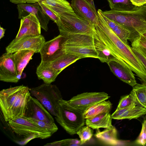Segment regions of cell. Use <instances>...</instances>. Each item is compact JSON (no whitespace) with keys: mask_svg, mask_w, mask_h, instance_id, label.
I'll list each match as a JSON object with an SVG mask.
<instances>
[{"mask_svg":"<svg viewBox=\"0 0 146 146\" xmlns=\"http://www.w3.org/2000/svg\"><path fill=\"white\" fill-rule=\"evenodd\" d=\"M98 21L97 31L109 45L117 60L130 68L139 77L142 84H146V70L132 50L131 47L114 33L100 11L98 12Z\"/></svg>","mask_w":146,"mask_h":146,"instance_id":"6da1fadb","label":"cell"},{"mask_svg":"<svg viewBox=\"0 0 146 146\" xmlns=\"http://www.w3.org/2000/svg\"><path fill=\"white\" fill-rule=\"evenodd\" d=\"M100 11L103 15L129 31L128 40L131 43L136 37L146 33V5L125 7L114 5L110 10L100 9Z\"/></svg>","mask_w":146,"mask_h":146,"instance_id":"7a4b0ae2","label":"cell"},{"mask_svg":"<svg viewBox=\"0 0 146 146\" xmlns=\"http://www.w3.org/2000/svg\"><path fill=\"white\" fill-rule=\"evenodd\" d=\"M29 88L20 85L0 91L1 112L6 121L25 116L31 97Z\"/></svg>","mask_w":146,"mask_h":146,"instance_id":"3957f363","label":"cell"},{"mask_svg":"<svg viewBox=\"0 0 146 146\" xmlns=\"http://www.w3.org/2000/svg\"><path fill=\"white\" fill-rule=\"evenodd\" d=\"M62 35L63 51L65 53L74 54L82 58L90 57L98 59L93 35L79 34Z\"/></svg>","mask_w":146,"mask_h":146,"instance_id":"277c9868","label":"cell"},{"mask_svg":"<svg viewBox=\"0 0 146 146\" xmlns=\"http://www.w3.org/2000/svg\"><path fill=\"white\" fill-rule=\"evenodd\" d=\"M8 122L17 138V143L21 145H25L35 138L46 139L52 135L46 130L29 121L25 116Z\"/></svg>","mask_w":146,"mask_h":146,"instance_id":"5b68a950","label":"cell"},{"mask_svg":"<svg viewBox=\"0 0 146 146\" xmlns=\"http://www.w3.org/2000/svg\"><path fill=\"white\" fill-rule=\"evenodd\" d=\"M83 112L71 106L67 101L62 100L60 102L57 122L68 134L73 135L85 124Z\"/></svg>","mask_w":146,"mask_h":146,"instance_id":"8992f818","label":"cell"},{"mask_svg":"<svg viewBox=\"0 0 146 146\" xmlns=\"http://www.w3.org/2000/svg\"><path fill=\"white\" fill-rule=\"evenodd\" d=\"M31 94L52 115L58 116L59 104L63 100L61 93L55 85L44 83L29 88Z\"/></svg>","mask_w":146,"mask_h":146,"instance_id":"52a82bcc","label":"cell"},{"mask_svg":"<svg viewBox=\"0 0 146 146\" xmlns=\"http://www.w3.org/2000/svg\"><path fill=\"white\" fill-rule=\"evenodd\" d=\"M60 21L57 24L60 34H79L93 35L94 24L77 15L74 11L57 15Z\"/></svg>","mask_w":146,"mask_h":146,"instance_id":"ba28073f","label":"cell"},{"mask_svg":"<svg viewBox=\"0 0 146 146\" xmlns=\"http://www.w3.org/2000/svg\"><path fill=\"white\" fill-rule=\"evenodd\" d=\"M45 42L44 37L41 34L25 36L17 40L14 39L6 48V51L13 53L19 50H34L35 53H40Z\"/></svg>","mask_w":146,"mask_h":146,"instance_id":"9c48e42d","label":"cell"},{"mask_svg":"<svg viewBox=\"0 0 146 146\" xmlns=\"http://www.w3.org/2000/svg\"><path fill=\"white\" fill-rule=\"evenodd\" d=\"M110 97L108 94L104 92H87L74 96L67 101L71 106L84 112L90 107Z\"/></svg>","mask_w":146,"mask_h":146,"instance_id":"30bf717a","label":"cell"},{"mask_svg":"<svg viewBox=\"0 0 146 146\" xmlns=\"http://www.w3.org/2000/svg\"><path fill=\"white\" fill-rule=\"evenodd\" d=\"M18 19H21L30 14L35 15L38 19L41 28L45 31L48 30L50 18L40 5L38 2L35 3H22L17 4Z\"/></svg>","mask_w":146,"mask_h":146,"instance_id":"8fae6325","label":"cell"},{"mask_svg":"<svg viewBox=\"0 0 146 146\" xmlns=\"http://www.w3.org/2000/svg\"><path fill=\"white\" fill-rule=\"evenodd\" d=\"M21 77L17 74L13 53L3 54L0 58V80L16 83Z\"/></svg>","mask_w":146,"mask_h":146,"instance_id":"7c38bea8","label":"cell"},{"mask_svg":"<svg viewBox=\"0 0 146 146\" xmlns=\"http://www.w3.org/2000/svg\"><path fill=\"white\" fill-rule=\"evenodd\" d=\"M71 2L77 15L97 25L98 13L93 0H71Z\"/></svg>","mask_w":146,"mask_h":146,"instance_id":"4fadbf2b","label":"cell"},{"mask_svg":"<svg viewBox=\"0 0 146 146\" xmlns=\"http://www.w3.org/2000/svg\"><path fill=\"white\" fill-rule=\"evenodd\" d=\"M51 114L37 99L31 96L25 116L49 123H55Z\"/></svg>","mask_w":146,"mask_h":146,"instance_id":"5bb4252c","label":"cell"},{"mask_svg":"<svg viewBox=\"0 0 146 146\" xmlns=\"http://www.w3.org/2000/svg\"><path fill=\"white\" fill-rule=\"evenodd\" d=\"M41 29L38 19L35 15L30 14L21 19L19 29L14 39L17 40L26 35H40Z\"/></svg>","mask_w":146,"mask_h":146,"instance_id":"9a60e30c","label":"cell"},{"mask_svg":"<svg viewBox=\"0 0 146 146\" xmlns=\"http://www.w3.org/2000/svg\"><path fill=\"white\" fill-rule=\"evenodd\" d=\"M93 37L98 59L101 62L108 63L112 60L117 61L109 45L102 38L96 30L95 25L93 29Z\"/></svg>","mask_w":146,"mask_h":146,"instance_id":"2e32d148","label":"cell"},{"mask_svg":"<svg viewBox=\"0 0 146 146\" xmlns=\"http://www.w3.org/2000/svg\"><path fill=\"white\" fill-rule=\"evenodd\" d=\"M113 74L123 82L133 87L137 83L132 70L118 61H111L108 63Z\"/></svg>","mask_w":146,"mask_h":146,"instance_id":"e0dca14e","label":"cell"},{"mask_svg":"<svg viewBox=\"0 0 146 146\" xmlns=\"http://www.w3.org/2000/svg\"><path fill=\"white\" fill-rule=\"evenodd\" d=\"M112 119L110 112H105L92 118L86 119L85 124L97 130L100 128L110 129L113 126Z\"/></svg>","mask_w":146,"mask_h":146,"instance_id":"ac0fdd59","label":"cell"},{"mask_svg":"<svg viewBox=\"0 0 146 146\" xmlns=\"http://www.w3.org/2000/svg\"><path fill=\"white\" fill-rule=\"evenodd\" d=\"M35 52L31 50H24L13 53L18 74L21 76L24 69L32 59Z\"/></svg>","mask_w":146,"mask_h":146,"instance_id":"d6986e66","label":"cell"},{"mask_svg":"<svg viewBox=\"0 0 146 146\" xmlns=\"http://www.w3.org/2000/svg\"><path fill=\"white\" fill-rule=\"evenodd\" d=\"M82 58L78 56L66 53L52 61L43 62L60 73L67 66Z\"/></svg>","mask_w":146,"mask_h":146,"instance_id":"ffe728a7","label":"cell"},{"mask_svg":"<svg viewBox=\"0 0 146 146\" xmlns=\"http://www.w3.org/2000/svg\"><path fill=\"white\" fill-rule=\"evenodd\" d=\"M36 73L39 79L42 80L44 83L48 84L55 81L60 73L42 61L37 67Z\"/></svg>","mask_w":146,"mask_h":146,"instance_id":"44dd1931","label":"cell"},{"mask_svg":"<svg viewBox=\"0 0 146 146\" xmlns=\"http://www.w3.org/2000/svg\"><path fill=\"white\" fill-rule=\"evenodd\" d=\"M95 137L100 141L108 145H117L119 141L117 137V131L113 126L110 129L105 128L102 131L97 130Z\"/></svg>","mask_w":146,"mask_h":146,"instance_id":"7402d4cb","label":"cell"},{"mask_svg":"<svg viewBox=\"0 0 146 146\" xmlns=\"http://www.w3.org/2000/svg\"><path fill=\"white\" fill-rule=\"evenodd\" d=\"M112 108L111 102L109 100H105L87 109L83 112V116L85 119H90L103 113L110 112Z\"/></svg>","mask_w":146,"mask_h":146,"instance_id":"603a6c76","label":"cell"},{"mask_svg":"<svg viewBox=\"0 0 146 146\" xmlns=\"http://www.w3.org/2000/svg\"><path fill=\"white\" fill-rule=\"evenodd\" d=\"M129 95L136 106L146 108V84L137 83Z\"/></svg>","mask_w":146,"mask_h":146,"instance_id":"cb8c5ba5","label":"cell"},{"mask_svg":"<svg viewBox=\"0 0 146 146\" xmlns=\"http://www.w3.org/2000/svg\"><path fill=\"white\" fill-rule=\"evenodd\" d=\"M53 11L57 15L64 12L74 11L71 4L64 0H40Z\"/></svg>","mask_w":146,"mask_h":146,"instance_id":"d4e9b609","label":"cell"},{"mask_svg":"<svg viewBox=\"0 0 146 146\" xmlns=\"http://www.w3.org/2000/svg\"><path fill=\"white\" fill-rule=\"evenodd\" d=\"M102 14L104 20L114 33L124 42L129 44L127 40L130 33L129 31L121 25Z\"/></svg>","mask_w":146,"mask_h":146,"instance_id":"484cf974","label":"cell"},{"mask_svg":"<svg viewBox=\"0 0 146 146\" xmlns=\"http://www.w3.org/2000/svg\"><path fill=\"white\" fill-rule=\"evenodd\" d=\"M146 114V108L136 106L122 114L116 120L136 119Z\"/></svg>","mask_w":146,"mask_h":146,"instance_id":"4316f807","label":"cell"},{"mask_svg":"<svg viewBox=\"0 0 146 146\" xmlns=\"http://www.w3.org/2000/svg\"><path fill=\"white\" fill-rule=\"evenodd\" d=\"M80 139V145H82L89 141L93 135V132L91 128L87 125L81 127L76 132Z\"/></svg>","mask_w":146,"mask_h":146,"instance_id":"83f0119b","label":"cell"},{"mask_svg":"<svg viewBox=\"0 0 146 146\" xmlns=\"http://www.w3.org/2000/svg\"><path fill=\"white\" fill-rule=\"evenodd\" d=\"M26 117L29 121L33 123L38 125L41 128L46 130L50 132L52 135L56 132L58 129V127L55 123H49L44 121L31 118Z\"/></svg>","mask_w":146,"mask_h":146,"instance_id":"f1b7e54d","label":"cell"},{"mask_svg":"<svg viewBox=\"0 0 146 146\" xmlns=\"http://www.w3.org/2000/svg\"><path fill=\"white\" fill-rule=\"evenodd\" d=\"M80 140L76 139H68L55 141L44 145L45 146L80 145Z\"/></svg>","mask_w":146,"mask_h":146,"instance_id":"f546056e","label":"cell"},{"mask_svg":"<svg viewBox=\"0 0 146 146\" xmlns=\"http://www.w3.org/2000/svg\"><path fill=\"white\" fill-rule=\"evenodd\" d=\"M132 47L137 48L146 55V38L142 35L136 37L131 43Z\"/></svg>","mask_w":146,"mask_h":146,"instance_id":"4dcf8cb0","label":"cell"},{"mask_svg":"<svg viewBox=\"0 0 146 146\" xmlns=\"http://www.w3.org/2000/svg\"><path fill=\"white\" fill-rule=\"evenodd\" d=\"M137 145L144 146L146 144V116L143 118L140 133L135 141Z\"/></svg>","mask_w":146,"mask_h":146,"instance_id":"1f68e13d","label":"cell"},{"mask_svg":"<svg viewBox=\"0 0 146 146\" xmlns=\"http://www.w3.org/2000/svg\"><path fill=\"white\" fill-rule=\"evenodd\" d=\"M134 103L129 94L123 96L120 100L116 110L127 107Z\"/></svg>","mask_w":146,"mask_h":146,"instance_id":"d6a6232c","label":"cell"},{"mask_svg":"<svg viewBox=\"0 0 146 146\" xmlns=\"http://www.w3.org/2000/svg\"><path fill=\"white\" fill-rule=\"evenodd\" d=\"M131 48L146 70V55L137 48L131 47Z\"/></svg>","mask_w":146,"mask_h":146,"instance_id":"836d02e7","label":"cell"},{"mask_svg":"<svg viewBox=\"0 0 146 146\" xmlns=\"http://www.w3.org/2000/svg\"><path fill=\"white\" fill-rule=\"evenodd\" d=\"M110 7L112 9L113 6L115 5L123 7L133 5L129 0H107Z\"/></svg>","mask_w":146,"mask_h":146,"instance_id":"e575fe53","label":"cell"},{"mask_svg":"<svg viewBox=\"0 0 146 146\" xmlns=\"http://www.w3.org/2000/svg\"><path fill=\"white\" fill-rule=\"evenodd\" d=\"M40 0H10V2L17 4L22 3H34L40 1Z\"/></svg>","mask_w":146,"mask_h":146,"instance_id":"d590c367","label":"cell"},{"mask_svg":"<svg viewBox=\"0 0 146 146\" xmlns=\"http://www.w3.org/2000/svg\"><path fill=\"white\" fill-rule=\"evenodd\" d=\"M131 4L137 7L142 6L146 5V0H129Z\"/></svg>","mask_w":146,"mask_h":146,"instance_id":"8d00e7d4","label":"cell"},{"mask_svg":"<svg viewBox=\"0 0 146 146\" xmlns=\"http://www.w3.org/2000/svg\"><path fill=\"white\" fill-rule=\"evenodd\" d=\"M5 29L1 26H0V39L4 36Z\"/></svg>","mask_w":146,"mask_h":146,"instance_id":"74e56055","label":"cell"},{"mask_svg":"<svg viewBox=\"0 0 146 146\" xmlns=\"http://www.w3.org/2000/svg\"><path fill=\"white\" fill-rule=\"evenodd\" d=\"M143 36H144L146 38V33H145L144 34H143V35H142Z\"/></svg>","mask_w":146,"mask_h":146,"instance_id":"f35d334b","label":"cell"},{"mask_svg":"<svg viewBox=\"0 0 146 146\" xmlns=\"http://www.w3.org/2000/svg\"></svg>","mask_w":146,"mask_h":146,"instance_id":"ab89813d","label":"cell"}]
</instances>
